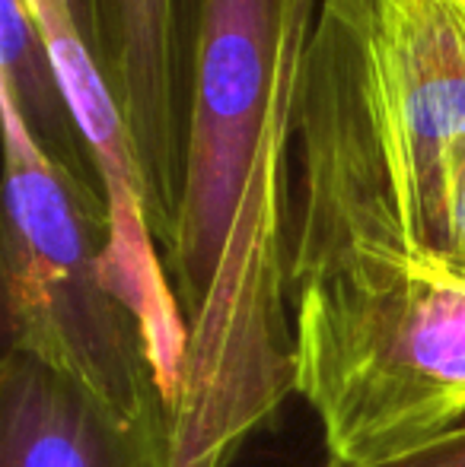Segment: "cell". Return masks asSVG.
<instances>
[{"label": "cell", "instance_id": "obj_1", "mask_svg": "<svg viewBox=\"0 0 465 467\" xmlns=\"http://www.w3.org/2000/svg\"><path fill=\"white\" fill-rule=\"evenodd\" d=\"M465 153V0H316L293 102L291 283L348 258L424 265Z\"/></svg>", "mask_w": 465, "mask_h": 467}, {"label": "cell", "instance_id": "obj_2", "mask_svg": "<svg viewBox=\"0 0 465 467\" xmlns=\"http://www.w3.org/2000/svg\"><path fill=\"white\" fill-rule=\"evenodd\" d=\"M293 391L329 464L465 423V277L405 258H348L291 283Z\"/></svg>", "mask_w": 465, "mask_h": 467}, {"label": "cell", "instance_id": "obj_3", "mask_svg": "<svg viewBox=\"0 0 465 467\" xmlns=\"http://www.w3.org/2000/svg\"><path fill=\"white\" fill-rule=\"evenodd\" d=\"M0 111L4 350L32 353L68 372L173 462V407L147 321L109 258L106 201L38 147L6 93Z\"/></svg>", "mask_w": 465, "mask_h": 467}, {"label": "cell", "instance_id": "obj_4", "mask_svg": "<svg viewBox=\"0 0 465 467\" xmlns=\"http://www.w3.org/2000/svg\"><path fill=\"white\" fill-rule=\"evenodd\" d=\"M316 0H188V128L179 223L163 254L182 321L198 315L246 203Z\"/></svg>", "mask_w": 465, "mask_h": 467}, {"label": "cell", "instance_id": "obj_5", "mask_svg": "<svg viewBox=\"0 0 465 467\" xmlns=\"http://www.w3.org/2000/svg\"><path fill=\"white\" fill-rule=\"evenodd\" d=\"M96 61L122 105L160 254L179 223L188 128V0H93Z\"/></svg>", "mask_w": 465, "mask_h": 467}, {"label": "cell", "instance_id": "obj_6", "mask_svg": "<svg viewBox=\"0 0 465 467\" xmlns=\"http://www.w3.org/2000/svg\"><path fill=\"white\" fill-rule=\"evenodd\" d=\"M0 467H169V451L23 350L0 359Z\"/></svg>", "mask_w": 465, "mask_h": 467}, {"label": "cell", "instance_id": "obj_7", "mask_svg": "<svg viewBox=\"0 0 465 467\" xmlns=\"http://www.w3.org/2000/svg\"><path fill=\"white\" fill-rule=\"evenodd\" d=\"M0 4H4L0 10V93L13 99L38 147L70 179L106 201L93 156L70 115L48 42H45L29 0H0Z\"/></svg>", "mask_w": 465, "mask_h": 467}, {"label": "cell", "instance_id": "obj_8", "mask_svg": "<svg viewBox=\"0 0 465 467\" xmlns=\"http://www.w3.org/2000/svg\"><path fill=\"white\" fill-rule=\"evenodd\" d=\"M424 265L465 277V153L443 172L424 226Z\"/></svg>", "mask_w": 465, "mask_h": 467}, {"label": "cell", "instance_id": "obj_9", "mask_svg": "<svg viewBox=\"0 0 465 467\" xmlns=\"http://www.w3.org/2000/svg\"><path fill=\"white\" fill-rule=\"evenodd\" d=\"M325 467H465V423L430 436L424 442L405 445L389 455L370 458L354 464H325Z\"/></svg>", "mask_w": 465, "mask_h": 467}, {"label": "cell", "instance_id": "obj_10", "mask_svg": "<svg viewBox=\"0 0 465 467\" xmlns=\"http://www.w3.org/2000/svg\"><path fill=\"white\" fill-rule=\"evenodd\" d=\"M38 26L70 23L80 29L83 42L96 55V4L93 0H29Z\"/></svg>", "mask_w": 465, "mask_h": 467}]
</instances>
